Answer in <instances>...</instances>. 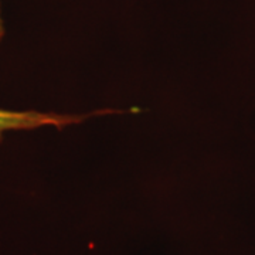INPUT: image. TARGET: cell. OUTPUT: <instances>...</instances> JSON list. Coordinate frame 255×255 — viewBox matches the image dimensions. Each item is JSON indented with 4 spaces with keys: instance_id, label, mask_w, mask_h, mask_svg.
<instances>
[{
    "instance_id": "obj_2",
    "label": "cell",
    "mask_w": 255,
    "mask_h": 255,
    "mask_svg": "<svg viewBox=\"0 0 255 255\" xmlns=\"http://www.w3.org/2000/svg\"><path fill=\"white\" fill-rule=\"evenodd\" d=\"M6 28H4V20H3V13H1V1H0V43L4 37Z\"/></svg>"
},
{
    "instance_id": "obj_1",
    "label": "cell",
    "mask_w": 255,
    "mask_h": 255,
    "mask_svg": "<svg viewBox=\"0 0 255 255\" xmlns=\"http://www.w3.org/2000/svg\"><path fill=\"white\" fill-rule=\"evenodd\" d=\"M90 115H60L51 112L38 111H11L0 108V142L7 132L16 130H33L38 128L54 127L61 129L64 127L78 124Z\"/></svg>"
}]
</instances>
